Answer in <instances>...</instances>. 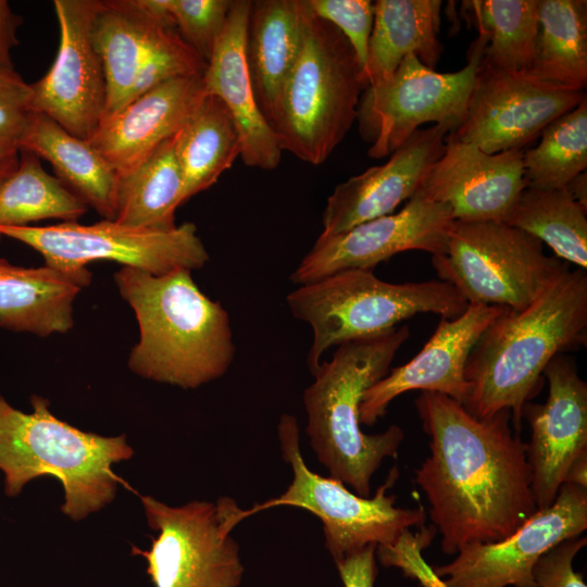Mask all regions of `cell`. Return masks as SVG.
I'll return each instance as SVG.
<instances>
[{"instance_id": "cell-1", "label": "cell", "mask_w": 587, "mask_h": 587, "mask_svg": "<svg viewBox=\"0 0 587 587\" xmlns=\"http://www.w3.org/2000/svg\"><path fill=\"white\" fill-rule=\"evenodd\" d=\"M430 453L415 471L441 550L507 539L536 512L527 444L513 433L511 412L472 415L452 398L421 391L415 400Z\"/></svg>"}, {"instance_id": "cell-2", "label": "cell", "mask_w": 587, "mask_h": 587, "mask_svg": "<svg viewBox=\"0 0 587 587\" xmlns=\"http://www.w3.org/2000/svg\"><path fill=\"white\" fill-rule=\"evenodd\" d=\"M586 270L567 266L529 305L503 310L482 334L464 371V408L478 419L509 410L520 432L522 409L538 392L545 369L586 345Z\"/></svg>"}, {"instance_id": "cell-3", "label": "cell", "mask_w": 587, "mask_h": 587, "mask_svg": "<svg viewBox=\"0 0 587 587\" xmlns=\"http://www.w3.org/2000/svg\"><path fill=\"white\" fill-rule=\"evenodd\" d=\"M114 279L139 325L128 359L135 374L195 389L228 371L236 354L229 315L199 289L190 270L154 276L122 266Z\"/></svg>"}, {"instance_id": "cell-4", "label": "cell", "mask_w": 587, "mask_h": 587, "mask_svg": "<svg viewBox=\"0 0 587 587\" xmlns=\"http://www.w3.org/2000/svg\"><path fill=\"white\" fill-rule=\"evenodd\" d=\"M410 337L407 325L383 335L338 346L332 360L319 365L314 382L303 391L309 442L330 477L371 497V479L385 458H397L403 430L391 425L378 434L360 428L364 392L389 372Z\"/></svg>"}, {"instance_id": "cell-5", "label": "cell", "mask_w": 587, "mask_h": 587, "mask_svg": "<svg viewBox=\"0 0 587 587\" xmlns=\"http://www.w3.org/2000/svg\"><path fill=\"white\" fill-rule=\"evenodd\" d=\"M32 413L12 407L0 395V471L4 494L17 497L38 477L52 476L64 489L62 512L80 521L110 503L122 479L112 465L134 450L126 436H100L59 420L49 400L32 396Z\"/></svg>"}, {"instance_id": "cell-6", "label": "cell", "mask_w": 587, "mask_h": 587, "mask_svg": "<svg viewBox=\"0 0 587 587\" xmlns=\"http://www.w3.org/2000/svg\"><path fill=\"white\" fill-rule=\"evenodd\" d=\"M302 33L271 126L280 147L320 165L357 120L369 83L347 38L301 0Z\"/></svg>"}, {"instance_id": "cell-7", "label": "cell", "mask_w": 587, "mask_h": 587, "mask_svg": "<svg viewBox=\"0 0 587 587\" xmlns=\"http://www.w3.org/2000/svg\"><path fill=\"white\" fill-rule=\"evenodd\" d=\"M291 314L313 330L308 366L313 374L333 346L388 333L416 314L454 319L467 301L449 283L395 284L373 270H346L299 286L286 296Z\"/></svg>"}, {"instance_id": "cell-8", "label": "cell", "mask_w": 587, "mask_h": 587, "mask_svg": "<svg viewBox=\"0 0 587 587\" xmlns=\"http://www.w3.org/2000/svg\"><path fill=\"white\" fill-rule=\"evenodd\" d=\"M432 263L467 303L513 311L529 305L567 267L548 257L541 241L500 221H453Z\"/></svg>"}, {"instance_id": "cell-9", "label": "cell", "mask_w": 587, "mask_h": 587, "mask_svg": "<svg viewBox=\"0 0 587 587\" xmlns=\"http://www.w3.org/2000/svg\"><path fill=\"white\" fill-rule=\"evenodd\" d=\"M282 455L292 471V480L278 497L246 510L247 516L263 510L290 505L304 509L323 524L325 545L334 561L369 545L391 546L412 526H423L425 511L395 507L387 495L399 473L392 467L373 497L351 492L344 483L311 471L301 454L295 415L284 413L277 425Z\"/></svg>"}, {"instance_id": "cell-10", "label": "cell", "mask_w": 587, "mask_h": 587, "mask_svg": "<svg viewBox=\"0 0 587 587\" xmlns=\"http://www.w3.org/2000/svg\"><path fill=\"white\" fill-rule=\"evenodd\" d=\"M148 524L158 533L149 550L132 548L147 561L154 587H239L245 567L234 527L247 517L227 496L171 507L142 496Z\"/></svg>"}, {"instance_id": "cell-11", "label": "cell", "mask_w": 587, "mask_h": 587, "mask_svg": "<svg viewBox=\"0 0 587 587\" xmlns=\"http://www.w3.org/2000/svg\"><path fill=\"white\" fill-rule=\"evenodd\" d=\"M0 236L18 240L38 251L45 265L79 288L91 282L88 263L109 260L154 276L176 268L199 270L209 253L197 226L185 222L166 232L132 228L103 220L91 225L63 222L47 226H0Z\"/></svg>"}, {"instance_id": "cell-12", "label": "cell", "mask_w": 587, "mask_h": 587, "mask_svg": "<svg viewBox=\"0 0 587 587\" xmlns=\"http://www.w3.org/2000/svg\"><path fill=\"white\" fill-rule=\"evenodd\" d=\"M486 43L478 34L466 65L457 72H437L411 53L390 77L367 86L357 111L360 135L370 143L367 154L390 155L425 123L454 132L465 117Z\"/></svg>"}, {"instance_id": "cell-13", "label": "cell", "mask_w": 587, "mask_h": 587, "mask_svg": "<svg viewBox=\"0 0 587 587\" xmlns=\"http://www.w3.org/2000/svg\"><path fill=\"white\" fill-rule=\"evenodd\" d=\"M585 96L525 73L505 72L483 58L465 117L447 138L489 154L522 149Z\"/></svg>"}, {"instance_id": "cell-14", "label": "cell", "mask_w": 587, "mask_h": 587, "mask_svg": "<svg viewBox=\"0 0 587 587\" xmlns=\"http://www.w3.org/2000/svg\"><path fill=\"white\" fill-rule=\"evenodd\" d=\"M587 528V488L563 483L553 503L537 512L507 539L472 544L433 572L446 587H537L533 570L555 545Z\"/></svg>"}, {"instance_id": "cell-15", "label": "cell", "mask_w": 587, "mask_h": 587, "mask_svg": "<svg viewBox=\"0 0 587 587\" xmlns=\"http://www.w3.org/2000/svg\"><path fill=\"white\" fill-rule=\"evenodd\" d=\"M454 218L451 209L420 190L398 212L361 223L348 230L323 235L291 273L297 285L346 270H374L397 253L421 250L439 254Z\"/></svg>"}, {"instance_id": "cell-16", "label": "cell", "mask_w": 587, "mask_h": 587, "mask_svg": "<svg viewBox=\"0 0 587 587\" xmlns=\"http://www.w3.org/2000/svg\"><path fill=\"white\" fill-rule=\"evenodd\" d=\"M100 0H54L60 46L50 71L32 84L33 110L89 140L104 113L107 85L92 40Z\"/></svg>"}, {"instance_id": "cell-17", "label": "cell", "mask_w": 587, "mask_h": 587, "mask_svg": "<svg viewBox=\"0 0 587 587\" xmlns=\"http://www.w3.org/2000/svg\"><path fill=\"white\" fill-rule=\"evenodd\" d=\"M549 394L545 403L522 409L532 428L527 460L538 510L550 507L572 464L587 453V384L573 359L559 354L544 371Z\"/></svg>"}, {"instance_id": "cell-18", "label": "cell", "mask_w": 587, "mask_h": 587, "mask_svg": "<svg viewBox=\"0 0 587 587\" xmlns=\"http://www.w3.org/2000/svg\"><path fill=\"white\" fill-rule=\"evenodd\" d=\"M502 311L497 307L469 303L461 315L441 317L413 359L390 370L364 392L359 409L360 424L374 425L395 398L412 390L444 394L463 404L469 390L464 371L470 353Z\"/></svg>"}, {"instance_id": "cell-19", "label": "cell", "mask_w": 587, "mask_h": 587, "mask_svg": "<svg viewBox=\"0 0 587 587\" xmlns=\"http://www.w3.org/2000/svg\"><path fill=\"white\" fill-rule=\"evenodd\" d=\"M523 150L486 153L446 136L442 155L429 167L420 191L447 204L454 221L504 222L526 188Z\"/></svg>"}, {"instance_id": "cell-20", "label": "cell", "mask_w": 587, "mask_h": 587, "mask_svg": "<svg viewBox=\"0 0 587 587\" xmlns=\"http://www.w3.org/2000/svg\"><path fill=\"white\" fill-rule=\"evenodd\" d=\"M448 134L439 125L419 128L387 162L338 184L323 211L322 234H338L392 214L417 192L429 167L442 155Z\"/></svg>"}, {"instance_id": "cell-21", "label": "cell", "mask_w": 587, "mask_h": 587, "mask_svg": "<svg viewBox=\"0 0 587 587\" xmlns=\"http://www.w3.org/2000/svg\"><path fill=\"white\" fill-rule=\"evenodd\" d=\"M204 95L202 76L171 79L103 118L88 141L124 177L177 134Z\"/></svg>"}, {"instance_id": "cell-22", "label": "cell", "mask_w": 587, "mask_h": 587, "mask_svg": "<svg viewBox=\"0 0 587 587\" xmlns=\"http://www.w3.org/2000/svg\"><path fill=\"white\" fill-rule=\"evenodd\" d=\"M251 1L233 0L224 30L202 76L205 93L220 98L239 133L240 157L248 166L271 171L278 166V137L259 109L246 61Z\"/></svg>"}, {"instance_id": "cell-23", "label": "cell", "mask_w": 587, "mask_h": 587, "mask_svg": "<svg viewBox=\"0 0 587 587\" xmlns=\"http://www.w3.org/2000/svg\"><path fill=\"white\" fill-rule=\"evenodd\" d=\"M171 28L165 0H100L91 34L105 76L102 120L125 104L139 67Z\"/></svg>"}, {"instance_id": "cell-24", "label": "cell", "mask_w": 587, "mask_h": 587, "mask_svg": "<svg viewBox=\"0 0 587 587\" xmlns=\"http://www.w3.org/2000/svg\"><path fill=\"white\" fill-rule=\"evenodd\" d=\"M301 28V0L251 1L246 61L259 109L270 125L300 50Z\"/></svg>"}, {"instance_id": "cell-25", "label": "cell", "mask_w": 587, "mask_h": 587, "mask_svg": "<svg viewBox=\"0 0 587 587\" xmlns=\"http://www.w3.org/2000/svg\"><path fill=\"white\" fill-rule=\"evenodd\" d=\"M440 0H376L364 74L369 86L390 77L413 53L436 70L444 47L438 38Z\"/></svg>"}, {"instance_id": "cell-26", "label": "cell", "mask_w": 587, "mask_h": 587, "mask_svg": "<svg viewBox=\"0 0 587 587\" xmlns=\"http://www.w3.org/2000/svg\"><path fill=\"white\" fill-rule=\"evenodd\" d=\"M17 147L49 161L59 179L87 207L104 220H115L118 176L88 140L70 134L49 116L34 113Z\"/></svg>"}, {"instance_id": "cell-27", "label": "cell", "mask_w": 587, "mask_h": 587, "mask_svg": "<svg viewBox=\"0 0 587 587\" xmlns=\"http://www.w3.org/2000/svg\"><path fill=\"white\" fill-rule=\"evenodd\" d=\"M77 285L48 267H23L0 259V326L40 337L74 325Z\"/></svg>"}, {"instance_id": "cell-28", "label": "cell", "mask_w": 587, "mask_h": 587, "mask_svg": "<svg viewBox=\"0 0 587 587\" xmlns=\"http://www.w3.org/2000/svg\"><path fill=\"white\" fill-rule=\"evenodd\" d=\"M234 118L223 101L205 93L175 135L183 176V203L208 189L240 155Z\"/></svg>"}, {"instance_id": "cell-29", "label": "cell", "mask_w": 587, "mask_h": 587, "mask_svg": "<svg viewBox=\"0 0 587 587\" xmlns=\"http://www.w3.org/2000/svg\"><path fill=\"white\" fill-rule=\"evenodd\" d=\"M118 179L116 223L153 232L176 227L174 214L183 203L184 186L175 153V136Z\"/></svg>"}, {"instance_id": "cell-30", "label": "cell", "mask_w": 587, "mask_h": 587, "mask_svg": "<svg viewBox=\"0 0 587 587\" xmlns=\"http://www.w3.org/2000/svg\"><path fill=\"white\" fill-rule=\"evenodd\" d=\"M538 17L535 54L525 74L584 91L587 84V1L538 0Z\"/></svg>"}, {"instance_id": "cell-31", "label": "cell", "mask_w": 587, "mask_h": 587, "mask_svg": "<svg viewBox=\"0 0 587 587\" xmlns=\"http://www.w3.org/2000/svg\"><path fill=\"white\" fill-rule=\"evenodd\" d=\"M504 223L547 243L558 259L587 268V210L565 187L524 188Z\"/></svg>"}, {"instance_id": "cell-32", "label": "cell", "mask_w": 587, "mask_h": 587, "mask_svg": "<svg viewBox=\"0 0 587 587\" xmlns=\"http://www.w3.org/2000/svg\"><path fill=\"white\" fill-rule=\"evenodd\" d=\"M21 152L16 170L0 182V226H28L47 218L74 222L85 214L87 204L48 174L37 155Z\"/></svg>"}, {"instance_id": "cell-33", "label": "cell", "mask_w": 587, "mask_h": 587, "mask_svg": "<svg viewBox=\"0 0 587 587\" xmlns=\"http://www.w3.org/2000/svg\"><path fill=\"white\" fill-rule=\"evenodd\" d=\"M487 43L484 60L505 72L527 73L539 29L538 0L471 1Z\"/></svg>"}, {"instance_id": "cell-34", "label": "cell", "mask_w": 587, "mask_h": 587, "mask_svg": "<svg viewBox=\"0 0 587 587\" xmlns=\"http://www.w3.org/2000/svg\"><path fill=\"white\" fill-rule=\"evenodd\" d=\"M539 143L523 152L526 187L564 188L587 167V98L548 124Z\"/></svg>"}, {"instance_id": "cell-35", "label": "cell", "mask_w": 587, "mask_h": 587, "mask_svg": "<svg viewBox=\"0 0 587 587\" xmlns=\"http://www.w3.org/2000/svg\"><path fill=\"white\" fill-rule=\"evenodd\" d=\"M207 64L182 38L177 29L171 28L146 57L136 74L125 104L171 79L203 76Z\"/></svg>"}, {"instance_id": "cell-36", "label": "cell", "mask_w": 587, "mask_h": 587, "mask_svg": "<svg viewBox=\"0 0 587 587\" xmlns=\"http://www.w3.org/2000/svg\"><path fill=\"white\" fill-rule=\"evenodd\" d=\"M232 1L165 0L182 38L208 63L224 30Z\"/></svg>"}, {"instance_id": "cell-37", "label": "cell", "mask_w": 587, "mask_h": 587, "mask_svg": "<svg viewBox=\"0 0 587 587\" xmlns=\"http://www.w3.org/2000/svg\"><path fill=\"white\" fill-rule=\"evenodd\" d=\"M313 14L334 25L349 41L360 66L365 67L374 22L371 0H307Z\"/></svg>"}, {"instance_id": "cell-38", "label": "cell", "mask_w": 587, "mask_h": 587, "mask_svg": "<svg viewBox=\"0 0 587 587\" xmlns=\"http://www.w3.org/2000/svg\"><path fill=\"white\" fill-rule=\"evenodd\" d=\"M32 102V84L0 59V141L17 147L35 113Z\"/></svg>"}, {"instance_id": "cell-39", "label": "cell", "mask_w": 587, "mask_h": 587, "mask_svg": "<svg viewBox=\"0 0 587 587\" xmlns=\"http://www.w3.org/2000/svg\"><path fill=\"white\" fill-rule=\"evenodd\" d=\"M587 544L585 536L566 539L545 552L533 570L537 587H587L583 575L573 569V560Z\"/></svg>"}, {"instance_id": "cell-40", "label": "cell", "mask_w": 587, "mask_h": 587, "mask_svg": "<svg viewBox=\"0 0 587 587\" xmlns=\"http://www.w3.org/2000/svg\"><path fill=\"white\" fill-rule=\"evenodd\" d=\"M376 547L365 546L335 562L345 587H374L377 575Z\"/></svg>"}, {"instance_id": "cell-41", "label": "cell", "mask_w": 587, "mask_h": 587, "mask_svg": "<svg viewBox=\"0 0 587 587\" xmlns=\"http://www.w3.org/2000/svg\"><path fill=\"white\" fill-rule=\"evenodd\" d=\"M21 24V16L13 13L8 1L0 0V59L8 63H12L10 50L18 42L16 29Z\"/></svg>"}, {"instance_id": "cell-42", "label": "cell", "mask_w": 587, "mask_h": 587, "mask_svg": "<svg viewBox=\"0 0 587 587\" xmlns=\"http://www.w3.org/2000/svg\"><path fill=\"white\" fill-rule=\"evenodd\" d=\"M407 576L416 578L424 587H446L440 577L429 569L420 552L408 554L401 562L400 567Z\"/></svg>"}, {"instance_id": "cell-43", "label": "cell", "mask_w": 587, "mask_h": 587, "mask_svg": "<svg viewBox=\"0 0 587 587\" xmlns=\"http://www.w3.org/2000/svg\"><path fill=\"white\" fill-rule=\"evenodd\" d=\"M18 148L0 141V182L13 173L20 163Z\"/></svg>"}, {"instance_id": "cell-44", "label": "cell", "mask_w": 587, "mask_h": 587, "mask_svg": "<svg viewBox=\"0 0 587 587\" xmlns=\"http://www.w3.org/2000/svg\"><path fill=\"white\" fill-rule=\"evenodd\" d=\"M570 196L587 210V174L586 171L576 175L565 186Z\"/></svg>"}, {"instance_id": "cell-45", "label": "cell", "mask_w": 587, "mask_h": 587, "mask_svg": "<svg viewBox=\"0 0 587 587\" xmlns=\"http://www.w3.org/2000/svg\"><path fill=\"white\" fill-rule=\"evenodd\" d=\"M564 483L587 488V453L579 457L569 469Z\"/></svg>"}, {"instance_id": "cell-46", "label": "cell", "mask_w": 587, "mask_h": 587, "mask_svg": "<svg viewBox=\"0 0 587 587\" xmlns=\"http://www.w3.org/2000/svg\"><path fill=\"white\" fill-rule=\"evenodd\" d=\"M0 238H1V236H0Z\"/></svg>"}]
</instances>
